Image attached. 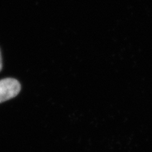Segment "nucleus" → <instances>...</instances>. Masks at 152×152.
<instances>
[{
	"instance_id": "nucleus-1",
	"label": "nucleus",
	"mask_w": 152,
	"mask_h": 152,
	"mask_svg": "<svg viewBox=\"0 0 152 152\" xmlns=\"http://www.w3.org/2000/svg\"><path fill=\"white\" fill-rule=\"evenodd\" d=\"M20 89V83L15 79L5 78L0 80V103L15 97Z\"/></svg>"
},
{
	"instance_id": "nucleus-2",
	"label": "nucleus",
	"mask_w": 152,
	"mask_h": 152,
	"mask_svg": "<svg viewBox=\"0 0 152 152\" xmlns=\"http://www.w3.org/2000/svg\"><path fill=\"white\" fill-rule=\"evenodd\" d=\"M2 69V58L1 55V51H0V71Z\"/></svg>"
}]
</instances>
